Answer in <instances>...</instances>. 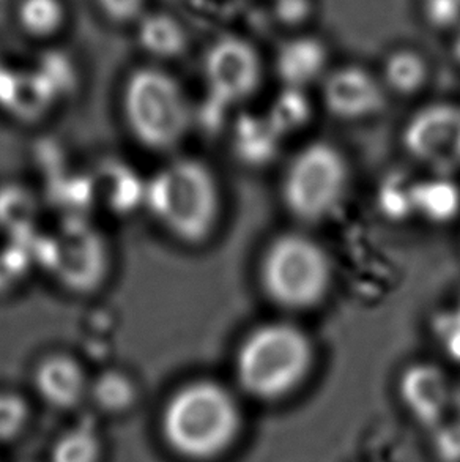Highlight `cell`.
<instances>
[{
    "instance_id": "cell-1",
    "label": "cell",
    "mask_w": 460,
    "mask_h": 462,
    "mask_svg": "<svg viewBox=\"0 0 460 462\" xmlns=\"http://www.w3.org/2000/svg\"><path fill=\"white\" fill-rule=\"evenodd\" d=\"M242 430V407L235 394L204 377L175 388L158 419L162 444L185 462L218 461L234 448Z\"/></svg>"
},
{
    "instance_id": "cell-2",
    "label": "cell",
    "mask_w": 460,
    "mask_h": 462,
    "mask_svg": "<svg viewBox=\"0 0 460 462\" xmlns=\"http://www.w3.org/2000/svg\"><path fill=\"white\" fill-rule=\"evenodd\" d=\"M221 188L212 168L191 156L174 158L143 187L150 218L177 242L206 244L221 217Z\"/></svg>"
},
{
    "instance_id": "cell-3",
    "label": "cell",
    "mask_w": 460,
    "mask_h": 462,
    "mask_svg": "<svg viewBox=\"0 0 460 462\" xmlns=\"http://www.w3.org/2000/svg\"><path fill=\"white\" fill-rule=\"evenodd\" d=\"M314 365L311 339L297 325L270 322L257 327L236 350L238 387L254 400L273 402L305 383Z\"/></svg>"
},
{
    "instance_id": "cell-4",
    "label": "cell",
    "mask_w": 460,
    "mask_h": 462,
    "mask_svg": "<svg viewBox=\"0 0 460 462\" xmlns=\"http://www.w3.org/2000/svg\"><path fill=\"white\" fill-rule=\"evenodd\" d=\"M124 125L137 144L156 153L177 149L193 124V107L174 75L158 67H141L122 88Z\"/></svg>"
},
{
    "instance_id": "cell-5",
    "label": "cell",
    "mask_w": 460,
    "mask_h": 462,
    "mask_svg": "<svg viewBox=\"0 0 460 462\" xmlns=\"http://www.w3.org/2000/svg\"><path fill=\"white\" fill-rule=\"evenodd\" d=\"M261 282L270 300L280 307H316L330 289V257L308 236L282 234L263 253Z\"/></svg>"
},
{
    "instance_id": "cell-6",
    "label": "cell",
    "mask_w": 460,
    "mask_h": 462,
    "mask_svg": "<svg viewBox=\"0 0 460 462\" xmlns=\"http://www.w3.org/2000/svg\"><path fill=\"white\" fill-rule=\"evenodd\" d=\"M345 156L328 143H312L293 156L282 181V198L289 212L305 223L327 219L347 194Z\"/></svg>"
},
{
    "instance_id": "cell-7",
    "label": "cell",
    "mask_w": 460,
    "mask_h": 462,
    "mask_svg": "<svg viewBox=\"0 0 460 462\" xmlns=\"http://www.w3.org/2000/svg\"><path fill=\"white\" fill-rule=\"evenodd\" d=\"M404 145L434 174L451 177L460 169V106L436 103L419 109L405 125Z\"/></svg>"
},
{
    "instance_id": "cell-8",
    "label": "cell",
    "mask_w": 460,
    "mask_h": 462,
    "mask_svg": "<svg viewBox=\"0 0 460 462\" xmlns=\"http://www.w3.org/2000/svg\"><path fill=\"white\" fill-rule=\"evenodd\" d=\"M204 76L213 100L232 106L254 94L262 79L259 52L248 40L221 37L207 50Z\"/></svg>"
},
{
    "instance_id": "cell-9",
    "label": "cell",
    "mask_w": 460,
    "mask_h": 462,
    "mask_svg": "<svg viewBox=\"0 0 460 462\" xmlns=\"http://www.w3.org/2000/svg\"><path fill=\"white\" fill-rule=\"evenodd\" d=\"M90 381L84 365L67 352L41 356L32 371V387L38 400L59 412L75 411L87 402Z\"/></svg>"
},
{
    "instance_id": "cell-10",
    "label": "cell",
    "mask_w": 460,
    "mask_h": 462,
    "mask_svg": "<svg viewBox=\"0 0 460 462\" xmlns=\"http://www.w3.org/2000/svg\"><path fill=\"white\" fill-rule=\"evenodd\" d=\"M399 396L411 420L424 426H436L453 407L455 385L436 365L415 363L400 375Z\"/></svg>"
},
{
    "instance_id": "cell-11",
    "label": "cell",
    "mask_w": 460,
    "mask_h": 462,
    "mask_svg": "<svg viewBox=\"0 0 460 462\" xmlns=\"http://www.w3.org/2000/svg\"><path fill=\"white\" fill-rule=\"evenodd\" d=\"M324 103L333 117L366 119L383 106V88L367 69L347 65L324 78Z\"/></svg>"
},
{
    "instance_id": "cell-12",
    "label": "cell",
    "mask_w": 460,
    "mask_h": 462,
    "mask_svg": "<svg viewBox=\"0 0 460 462\" xmlns=\"http://www.w3.org/2000/svg\"><path fill=\"white\" fill-rule=\"evenodd\" d=\"M328 50L322 40L309 35L293 37L281 44L274 69L284 88L306 90L324 78Z\"/></svg>"
},
{
    "instance_id": "cell-13",
    "label": "cell",
    "mask_w": 460,
    "mask_h": 462,
    "mask_svg": "<svg viewBox=\"0 0 460 462\" xmlns=\"http://www.w3.org/2000/svg\"><path fill=\"white\" fill-rule=\"evenodd\" d=\"M141 396V385L128 371L107 368L92 377L87 402L103 417L124 419L136 409Z\"/></svg>"
},
{
    "instance_id": "cell-14",
    "label": "cell",
    "mask_w": 460,
    "mask_h": 462,
    "mask_svg": "<svg viewBox=\"0 0 460 462\" xmlns=\"http://www.w3.org/2000/svg\"><path fill=\"white\" fill-rule=\"evenodd\" d=\"M137 43L149 56L170 60L187 51V31L170 13H145L137 21Z\"/></svg>"
},
{
    "instance_id": "cell-15",
    "label": "cell",
    "mask_w": 460,
    "mask_h": 462,
    "mask_svg": "<svg viewBox=\"0 0 460 462\" xmlns=\"http://www.w3.org/2000/svg\"><path fill=\"white\" fill-rule=\"evenodd\" d=\"M281 136L267 116H243L234 126V152L248 166H265L280 152Z\"/></svg>"
},
{
    "instance_id": "cell-16",
    "label": "cell",
    "mask_w": 460,
    "mask_h": 462,
    "mask_svg": "<svg viewBox=\"0 0 460 462\" xmlns=\"http://www.w3.org/2000/svg\"><path fill=\"white\" fill-rule=\"evenodd\" d=\"M106 440L92 423H76L57 434L48 462H106Z\"/></svg>"
},
{
    "instance_id": "cell-17",
    "label": "cell",
    "mask_w": 460,
    "mask_h": 462,
    "mask_svg": "<svg viewBox=\"0 0 460 462\" xmlns=\"http://www.w3.org/2000/svg\"><path fill=\"white\" fill-rule=\"evenodd\" d=\"M415 212L432 223H446L460 212V189L448 175L418 181Z\"/></svg>"
},
{
    "instance_id": "cell-18",
    "label": "cell",
    "mask_w": 460,
    "mask_h": 462,
    "mask_svg": "<svg viewBox=\"0 0 460 462\" xmlns=\"http://www.w3.org/2000/svg\"><path fill=\"white\" fill-rule=\"evenodd\" d=\"M428 75V62L417 51L398 50L386 57L383 81L396 94H415L426 84Z\"/></svg>"
},
{
    "instance_id": "cell-19",
    "label": "cell",
    "mask_w": 460,
    "mask_h": 462,
    "mask_svg": "<svg viewBox=\"0 0 460 462\" xmlns=\"http://www.w3.org/2000/svg\"><path fill=\"white\" fill-rule=\"evenodd\" d=\"M16 18L29 37L46 40L62 31L67 8L62 0H19Z\"/></svg>"
},
{
    "instance_id": "cell-20",
    "label": "cell",
    "mask_w": 460,
    "mask_h": 462,
    "mask_svg": "<svg viewBox=\"0 0 460 462\" xmlns=\"http://www.w3.org/2000/svg\"><path fill=\"white\" fill-rule=\"evenodd\" d=\"M267 117L281 136L303 128L311 117V105L306 98L305 90L282 88L280 97L270 107Z\"/></svg>"
},
{
    "instance_id": "cell-21",
    "label": "cell",
    "mask_w": 460,
    "mask_h": 462,
    "mask_svg": "<svg viewBox=\"0 0 460 462\" xmlns=\"http://www.w3.org/2000/svg\"><path fill=\"white\" fill-rule=\"evenodd\" d=\"M32 409L24 396L0 390V445L23 438L31 425Z\"/></svg>"
},
{
    "instance_id": "cell-22",
    "label": "cell",
    "mask_w": 460,
    "mask_h": 462,
    "mask_svg": "<svg viewBox=\"0 0 460 462\" xmlns=\"http://www.w3.org/2000/svg\"><path fill=\"white\" fill-rule=\"evenodd\" d=\"M417 183L404 177L392 175L383 181L380 189L379 204L385 217L400 219L415 215V200H417Z\"/></svg>"
},
{
    "instance_id": "cell-23",
    "label": "cell",
    "mask_w": 460,
    "mask_h": 462,
    "mask_svg": "<svg viewBox=\"0 0 460 462\" xmlns=\"http://www.w3.org/2000/svg\"><path fill=\"white\" fill-rule=\"evenodd\" d=\"M424 18L434 29H459L460 0H424Z\"/></svg>"
},
{
    "instance_id": "cell-24",
    "label": "cell",
    "mask_w": 460,
    "mask_h": 462,
    "mask_svg": "<svg viewBox=\"0 0 460 462\" xmlns=\"http://www.w3.org/2000/svg\"><path fill=\"white\" fill-rule=\"evenodd\" d=\"M95 4L113 23L126 24L143 18L147 0H95Z\"/></svg>"
},
{
    "instance_id": "cell-25",
    "label": "cell",
    "mask_w": 460,
    "mask_h": 462,
    "mask_svg": "<svg viewBox=\"0 0 460 462\" xmlns=\"http://www.w3.org/2000/svg\"><path fill=\"white\" fill-rule=\"evenodd\" d=\"M437 335L451 358L460 362V311L449 312L437 320Z\"/></svg>"
},
{
    "instance_id": "cell-26",
    "label": "cell",
    "mask_w": 460,
    "mask_h": 462,
    "mask_svg": "<svg viewBox=\"0 0 460 462\" xmlns=\"http://www.w3.org/2000/svg\"><path fill=\"white\" fill-rule=\"evenodd\" d=\"M274 12L282 24L299 25L311 16V0H276Z\"/></svg>"
},
{
    "instance_id": "cell-27",
    "label": "cell",
    "mask_w": 460,
    "mask_h": 462,
    "mask_svg": "<svg viewBox=\"0 0 460 462\" xmlns=\"http://www.w3.org/2000/svg\"><path fill=\"white\" fill-rule=\"evenodd\" d=\"M453 54H455V60L460 65V27L455 32V42H453Z\"/></svg>"
},
{
    "instance_id": "cell-28",
    "label": "cell",
    "mask_w": 460,
    "mask_h": 462,
    "mask_svg": "<svg viewBox=\"0 0 460 462\" xmlns=\"http://www.w3.org/2000/svg\"><path fill=\"white\" fill-rule=\"evenodd\" d=\"M453 407H457L460 412V385L455 387V398H453Z\"/></svg>"
},
{
    "instance_id": "cell-29",
    "label": "cell",
    "mask_w": 460,
    "mask_h": 462,
    "mask_svg": "<svg viewBox=\"0 0 460 462\" xmlns=\"http://www.w3.org/2000/svg\"><path fill=\"white\" fill-rule=\"evenodd\" d=\"M459 311H460V307H459Z\"/></svg>"
}]
</instances>
